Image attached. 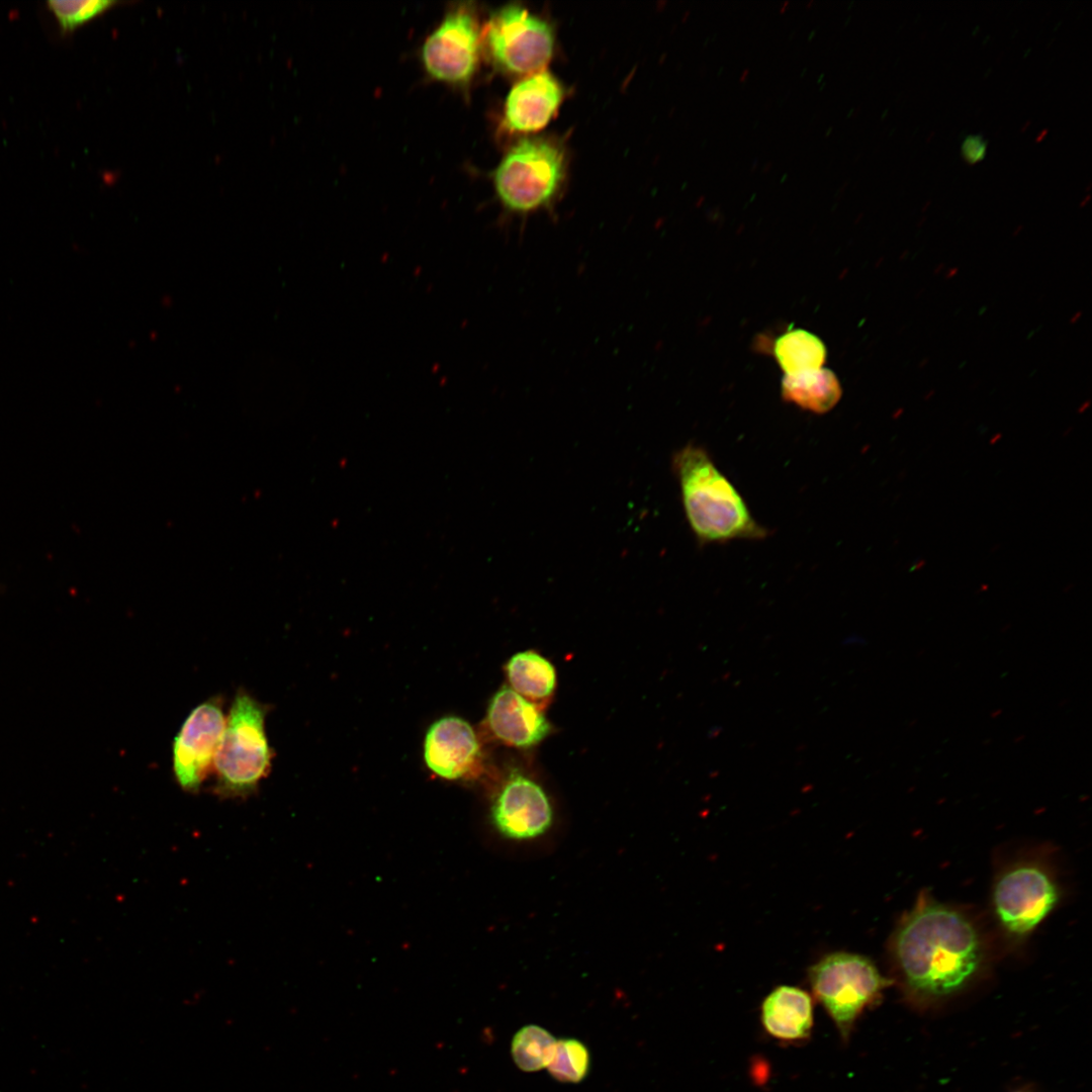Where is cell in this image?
Here are the masks:
<instances>
[{"instance_id":"cell-2","label":"cell","mask_w":1092,"mask_h":1092,"mask_svg":"<svg viewBox=\"0 0 1092 1092\" xmlns=\"http://www.w3.org/2000/svg\"><path fill=\"white\" fill-rule=\"evenodd\" d=\"M671 469L687 521L700 545L758 541L768 536V530L757 523L741 493L704 447L690 443L675 451Z\"/></svg>"},{"instance_id":"cell-27","label":"cell","mask_w":1092,"mask_h":1092,"mask_svg":"<svg viewBox=\"0 0 1092 1092\" xmlns=\"http://www.w3.org/2000/svg\"><path fill=\"white\" fill-rule=\"evenodd\" d=\"M944 266H945L944 263H939L938 265H936V267L933 270V274L938 275L942 271V269H944Z\"/></svg>"},{"instance_id":"cell-37","label":"cell","mask_w":1092,"mask_h":1092,"mask_svg":"<svg viewBox=\"0 0 1092 1092\" xmlns=\"http://www.w3.org/2000/svg\"><path fill=\"white\" fill-rule=\"evenodd\" d=\"M788 5H789V2H785V3H784V4L782 5V8H781V10H780V11H781V12H784V11L786 10V7H787Z\"/></svg>"},{"instance_id":"cell-31","label":"cell","mask_w":1092,"mask_h":1092,"mask_svg":"<svg viewBox=\"0 0 1092 1092\" xmlns=\"http://www.w3.org/2000/svg\"><path fill=\"white\" fill-rule=\"evenodd\" d=\"M1022 229H1023V226L1021 224L1018 225L1016 228V230L1013 232L1012 237H1014V238L1017 237L1021 233Z\"/></svg>"},{"instance_id":"cell-15","label":"cell","mask_w":1092,"mask_h":1092,"mask_svg":"<svg viewBox=\"0 0 1092 1092\" xmlns=\"http://www.w3.org/2000/svg\"><path fill=\"white\" fill-rule=\"evenodd\" d=\"M784 400L814 414L831 411L842 395L841 385L833 371L827 368L786 375L782 381Z\"/></svg>"},{"instance_id":"cell-30","label":"cell","mask_w":1092,"mask_h":1092,"mask_svg":"<svg viewBox=\"0 0 1092 1092\" xmlns=\"http://www.w3.org/2000/svg\"><path fill=\"white\" fill-rule=\"evenodd\" d=\"M903 413H904V408L900 407L897 411H895V413L893 414V418L898 419V418H900L902 416Z\"/></svg>"},{"instance_id":"cell-18","label":"cell","mask_w":1092,"mask_h":1092,"mask_svg":"<svg viewBox=\"0 0 1092 1092\" xmlns=\"http://www.w3.org/2000/svg\"><path fill=\"white\" fill-rule=\"evenodd\" d=\"M555 1045V1038L546 1029L538 1025H527L514 1035L511 1052L521 1070L534 1072L550 1064Z\"/></svg>"},{"instance_id":"cell-22","label":"cell","mask_w":1092,"mask_h":1092,"mask_svg":"<svg viewBox=\"0 0 1092 1092\" xmlns=\"http://www.w3.org/2000/svg\"><path fill=\"white\" fill-rule=\"evenodd\" d=\"M925 563H926V561H925L924 559H917V560H915V561H914V563L912 564V566H911V569H910V570H911V571H916V570H919V569H921V568H923V567L925 566Z\"/></svg>"},{"instance_id":"cell-36","label":"cell","mask_w":1092,"mask_h":1092,"mask_svg":"<svg viewBox=\"0 0 1092 1092\" xmlns=\"http://www.w3.org/2000/svg\"><path fill=\"white\" fill-rule=\"evenodd\" d=\"M1089 199H1090V196L1088 195V196L1086 197V199H1085V200H1082V202H1081L1080 206H1081V207H1083L1084 205H1086V203H1087V201H1088Z\"/></svg>"},{"instance_id":"cell-41","label":"cell","mask_w":1092,"mask_h":1092,"mask_svg":"<svg viewBox=\"0 0 1092 1092\" xmlns=\"http://www.w3.org/2000/svg\"><path fill=\"white\" fill-rule=\"evenodd\" d=\"M1044 297H1045V295H1044V294H1042V295H1041V296H1040V297L1038 298V301H1042V300H1043L1042 298H1044Z\"/></svg>"},{"instance_id":"cell-3","label":"cell","mask_w":1092,"mask_h":1092,"mask_svg":"<svg viewBox=\"0 0 1092 1092\" xmlns=\"http://www.w3.org/2000/svg\"><path fill=\"white\" fill-rule=\"evenodd\" d=\"M265 708L245 691L236 695L214 759L215 791L224 797L252 794L270 767Z\"/></svg>"},{"instance_id":"cell-14","label":"cell","mask_w":1092,"mask_h":1092,"mask_svg":"<svg viewBox=\"0 0 1092 1092\" xmlns=\"http://www.w3.org/2000/svg\"><path fill=\"white\" fill-rule=\"evenodd\" d=\"M760 1021L765 1032L780 1041L793 1043L806 1040L811 1035L814 1023L812 997L796 986H778L761 1003Z\"/></svg>"},{"instance_id":"cell-4","label":"cell","mask_w":1092,"mask_h":1092,"mask_svg":"<svg viewBox=\"0 0 1092 1092\" xmlns=\"http://www.w3.org/2000/svg\"><path fill=\"white\" fill-rule=\"evenodd\" d=\"M807 980L843 1040L848 1039L864 1009L891 984L869 958L842 950L827 953L811 965Z\"/></svg>"},{"instance_id":"cell-40","label":"cell","mask_w":1092,"mask_h":1092,"mask_svg":"<svg viewBox=\"0 0 1092 1092\" xmlns=\"http://www.w3.org/2000/svg\"><path fill=\"white\" fill-rule=\"evenodd\" d=\"M924 222H925V217H923V219H921V220H920V221H919V222L917 223V225H918V226H921V225H922V224H923Z\"/></svg>"},{"instance_id":"cell-25","label":"cell","mask_w":1092,"mask_h":1092,"mask_svg":"<svg viewBox=\"0 0 1092 1092\" xmlns=\"http://www.w3.org/2000/svg\"><path fill=\"white\" fill-rule=\"evenodd\" d=\"M1082 314L1083 312L1081 310L1075 312L1069 321L1070 325H1075L1080 320Z\"/></svg>"},{"instance_id":"cell-7","label":"cell","mask_w":1092,"mask_h":1092,"mask_svg":"<svg viewBox=\"0 0 1092 1092\" xmlns=\"http://www.w3.org/2000/svg\"><path fill=\"white\" fill-rule=\"evenodd\" d=\"M1059 900V888L1051 874L1032 862L1015 864L997 880L993 904L1002 927L1014 936L1031 932L1051 913Z\"/></svg>"},{"instance_id":"cell-10","label":"cell","mask_w":1092,"mask_h":1092,"mask_svg":"<svg viewBox=\"0 0 1092 1092\" xmlns=\"http://www.w3.org/2000/svg\"><path fill=\"white\" fill-rule=\"evenodd\" d=\"M497 831L508 839L531 840L545 834L553 822L550 800L529 777L512 772L497 792L491 807Z\"/></svg>"},{"instance_id":"cell-13","label":"cell","mask_w":1092,"mask_h":1092,"mask_svg":"<svg viewBox=\"0 0 1092 1092\" xmlns=\"http://www.w3.org/2000/svg\"><path fill=\"white\" fill-rule=\"evenodd\" d=\"M487 724L497 739L519 748L538 744L551 729L536 705L507 687L492 697L487 709Z\"/></svg>"},{"instance_id":"cell-32","label":"cell","mask_w":1092,"mask_h":1092,"mask_svg":"<svg viewBox=\"0 0 1092 1092\" xmlns=\"http://www.w3.org/2000/svg\"><path fill=\"white\" fill-rule=\"evenodd\" d=\"M908 256H909V250H908V249H906V250H905V251H904V252H903V253L901 254V256H900V258H899V259H900V261H903V260L907 259V258H908Z\"/></svg>"},{"instance_id":"cell-24","label":"cell","mask_w":1092,"mask_h":1092,"mask_svg":"<svg viewBox=\"0 0 1092 1092\" xmlns=\"http://www.w3.org/2000/svg\"><path fill=\"white\" fill-rule=\"evenodd\" d=\"M1090 404H1091L1090 399H1087L1086 401L1082 402L1081 405L1077 408V413L1078 414H1083L1085 411H1087V408L1090 406Z\"/></svg>"},{"instance_id":"cell-5","label":"cell","mask_w":1092,"mask_h":1092,"mask_svg":"<svg viewBox=\"0 0 1092 1092\" xmlns=\"http://www.w3.org/2000/svg\"><path fill=\"white\" fill-rule=\"evenodd\" d=\"M564 170L563 153L556 145L542 139L523 140L495 169V191L507 210L528 213L551 202Z\"/></svg>"},{"instance_id":"cell-21","label":"cell","mask_w":1092,"mask_h":1092,"mask_svg":"<svg viewBox=\"0 0 1092 1092\" xmlns=\"http://www.w3.org/2000/svg\"><path fill=\"white\" fill-rule=\"evenodd\" d=\"M987 141L979 134L969 135L962 144V156L968 164H976L986 156Z\"/></svg>"},{"instance_id":"cell-16","label":"cell","mask_w":1092,"mask_h":1092,"mask_svg":"<svg viewBox=\"0 0 1092 1092\" xmlns=\"http://www.w3.org/2000/svg\"><path fill=\"white\" fill-rule=\"evenodd\" d=\"M774 355L786 375H798L822 368L827 351L816 335L791 329L776 339Z\"/></svg>"},{"instance_id":"cell-6","label":"cell","mask_w":1092,"mask_h":1092,"mask_svg":"<svg viewBox=\"0 0 1092 1092\" xmlns=\"http://www.w3.org/2000/svg\"><path fill=\"white\" fill-rule=\"evenodd\" d=\"M484 40L496 66L528 76L542 71L554 47L548 23L518 5L504 7L491 16Z\"/></svg>"},{"instance_id":"cell-17","label":"cell","mask_w":1092,"mask_h":1092,"mask_svg":"<svg viewBox=\"0 0 1092 1092\" xmlns=\"http://www.w3.org/2000/svg\"><path fill=\"white\" fill-rule=\"evenodd\" d=\"M506 671L512 689L527 700L545 699L555 689L554 666L535 651L527 650L513 655L506 665Z\"/></svg>"},{"instance_id":"cell-8","label":"cell","mask_w":1092,"mask_h":1092,"mask_svg":"<svg viewBox=\"0 0 1092 1092\" xmlns=\"http://www.w3.org/2000/svg\"><path fill=\"white\" fill-rule=\"evenodd\" d=\"M480 52V32L468 8L458 7L446 14L422 47L427 73L436 80L465 84L474 75Z\"/></svg>"},{"instance_id":"cell-1","label":"cell","mask_w":1092,"mask_h":1092,"mask_svg":"<svg viewBox=\"0 0 1092 1092\" xmlns=\"http://www.w3.org/2000/svg\"><path fill=\"white\" fill-rule=\"evenodd\" d=\"M892 962L905 989L923 1000H938L968 986L984 963L981 935L968 916L920 898L898 924L890 944Z\"/></svg>"},{"instance_id":"cell-34","label":"cell","mask_w":1092,"mask_h":1092,"mask_svg":"<svg viewBox=\"0 0 1092 1092\" xmlns=\"http://www.w3.org/2000/svg\"><path fill=\"white\" fill-rule=\"evenodd\" d=\"M924 291H925V288L919 289L918 292L915 294V297L919 298L924 293Z\"/></svg>"},{"instance_id":"cell-11","label":"cell","mask_w":1092,"mask_h":1092,"mask_svg":"<svg viewBox=\"0 0 1092 1092\" xmlns=\"http://www.w3.org/2000/svg\"><path fill=\"white\" fill-rule=\"evenodd\" d=\"M428 766L446 779H460L477 769L480 750L470 725L456 717L434 723L425 741Z\"/></svg>"},{"instance_id":"cell-38","label":"cell","mask_w":1092,"mask_h":1092,"mask_svg":"<svg viewBox=\"0 0 1092 1092\" xmlns=\"http://www.w3.org/2000/svg\"><path fill=\"white\" fill-rule=\"evenodd\" d=\"M770 167H771V163L769 162L768 164H766V165H765V167H764V170H763V171H764V172H767V171H768V170L770 169Z\"/></svg>"},{"instance_id":"cell-23","label":"cell","mask_w":1092,"mask_h":1092,"mask_svg":"<svg viewBox=\"0 0 1092 1092\" xmlns=\"http://www.w3.org/2000/svg\"><path fill=\"white\" fill-rule=\"evenodd\" d=\"M958 273H959V267L949 268L947 270V272L945 273V275H944V279L949 280V279L953 278Z\"/></svg>"},{"instance_id":"cell-9","label":"cell","mask_w":1092,"mask_h":1092,"mask_svg":"<svg viewBox=\"0 0 1092 1092\" xmlns=\"http://www.w3.org/2000/svg\"><path fill=\"white\" fill-rule=\"evenodd\" d=\"M222 702L210 698L195 707L183 722L173 742V771L186 792H196L213 763L224 727Z\"/></svg>"},{"instance_id":"cell-28","label":"cell","mask_w":1092,"mask_h":1092,"mask_svg":"<svg viewBox=\"0 0 1092 1092\" xmlns=\"http://www.w3.org/2000/svg\"><path fill=\"white\" fill-rule=\"evenodd\" d=\"M928 363H929V358H928V357H925V358H923V359H922V360H921V361H920V362L918 363L917 367H918V369H922V368H924V367H925V366H926V365H927Z\"/></svg>"},{"instance_id":"cell-12","label":"cell","mask_w":1092,"mask_h":1092,"mask_svg":"<svg viewBox=\"0 0 1092 1092\" xmlns=\"http://www.w3.org/2000/svg\"><path fill=\"white\" fill-rule=\"evenodd\" d=\"M562 97V87L548 72L527 76L511 89L506 99L505 127L514 132L543 128L556 113Z\"/></svg>"},{"instance_id":"cell-33","label":"cell","mask_w":1092,"mask_h":1092,"mask_svg":"<svg viewBox=\"0 0 1092 1092\" xmlns=\"http://www.w3.org/2000/svg\"><path fill=\"white\" fill-rule=\"evenodd\" d=\"M748 72H749V71H748L747 69H746L745 71H743V73H742V75H741V77H740V81H742V82H743V81H744V80L746 79V77H747V75H748Z\"/></svg>"},{"instance_id":"cell-26","label":"cell","mask_w":1092,"mask_h":1092,"mask_svg":"<svg viewBox=\"0 0 1092 1092\" xmlns=\"http://www.w3.org/2000/svg\"><path fill=\"white\" fill-rule=\"evenodd\" d=\"M1001 438H1002V434H1001V433H997V434H995V435H994V436H992V438L990 439V444H991V445H994V444H995V443H997V442H998V441H999V440H1000Z\"/></svg>"},{"instance_id":"cell-20","label":"cell","mask_w":1092,"mask_h":1092,"mask_svg":"<svg viewBox=\"0 0 1092 1092\" xmlns=\"http://www.w3.org/2000/svg\"><path fill=\"white\" fill-rule=\"evenodd\" d=\"M113 4L114 2L107 0H55L49 1L48 7L56 17L61 32L68 33Z\"/></svg>"},{"instance_id":"cell-19","label":"cell","mask_w":1092,"mask_h":1092,"mask_svg":"<svg viewBox=\"0 0 1092 1092\" xmlns=\"http://www.w3.org/2000/svg\"><path fill=\"white\" fill-rule=\"evenodd\" d=\"M547 1068L551 1076L560 1082H580L589 1069L588 1051L577 1039H559L556 1041L553 1058Z\"/></svg>"},{"instance_id":"cell-39","label":"cell","mask_w":1092,"mask_h":1092,"mask_svg":"<svg viewBox=\"0 0 1092 1092\" xmlns=\"http://www.w3.org/2000/svg\"><path fill=\"white\" fill-rule=\"evenodd\" d=\"M1071 431H1072V427H1069V428H1068V429L1066 430V432L1064 433V435H1063V436H1064V437H1065V436H1067V434H1069V433H1070Z\"/></svg>"},{"instance_id":"cell-35","label":"cell","mask_w":1092,"mask_h":1092,"mask_svg":"<svg viewBox=\"0 0 1092 1092\" xmlns=\"http://www.w3.org/2000/svg\"><path fill=\"white\" fill-rule=\"evenodd\" d=\"M980 384H981V381H980V380H977V381H976V382H975L974 384H972V385L970 386V389H975V388H977V387H978V386H979Z\"/></svg>"},{"instance_id":"cell-29","label":"cell","mask_w":1092,"mask_h":1092,"mask_svg":"<svg viewBox=\"0 0 1092 1092\" xmlns=\"http://www.w3.org/2000/svg\"><path fill=\"white\" fill-rule=\"evenodd\" d=\"M934 393H935V390H934V389H931V390H929V391H928V392H927L926 394H924V395L922 396V399H923L924 401H927V400H929V399H930V398H931V397H932V396L934 395Z\"/></svg>"}]
</instances>
